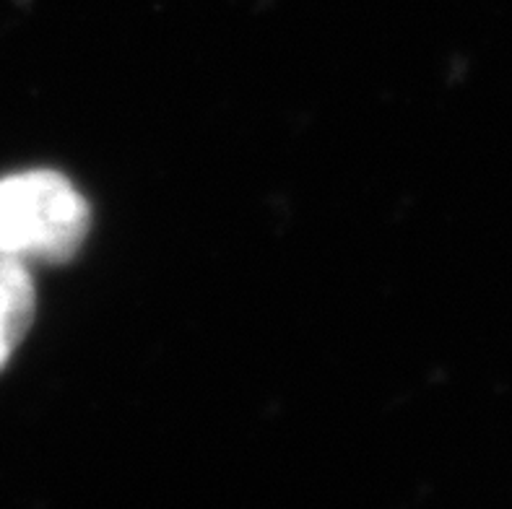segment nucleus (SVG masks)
<instances>
[{"label": "nucleus", "mask_w": 512, "mask_h": 509, "mask_svg": "<svg viewBox=\"0 0 512 509\" xmlns=\"http://www.w3.org/2000/svg\"><path fill=\"white\" fill-rule=\"evenodd\" d=\"M91 213L71 180L50 169L0 180V258L65 263L84 245Z\"/></svg>", "instance_id": "obj_1"}, {"label": "nucleus", "mask_w": 512, "mask_h": 509, "mask_svg": "<svg viewBox=\"0 0 512 509\" xmlns=\"http://www.w3.org/2000/svg\"><path fill=\"white\" fill-rule=\"evenodd\" d=\"M37 294L32 276L19 260L0 258V372L32 328Z\"/></svg>", "instance_id": "obj_2"}]
</instances>
